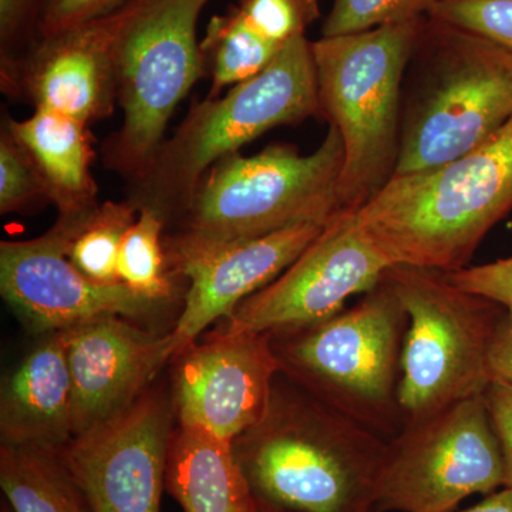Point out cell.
<instances>
[{"instance_id":"6da1fadb","label":"cell","mask_w":512,"mask_h":512,"mask_svg":"<svg viewBox=\"0 0 512 512\" xmlns=\"http://www.w3.org/2000/svg\"><path fill=\"white\" fill-rule=\"evenodd\" d=\"M386 447L282 373L264 417L232 441L255 500L291 512L375 510Z\"/></svg>"},{"instance_id":"7a4b0ae2","label":"cell","mask_w":512,"mask_h":512,"mask_svg":"<svg viewBox=\"0 0 512 512\" xmlns=\"http://www.w3.org/2000/svg\"><path fill=\"white\" fill-rule=\"evenodd\" d=\"M512 210V119L463 156L431 170L394 175L350 212L355 227L393 265L467 268L481 242Z\"/></svg>"},{"instance_id":"3957f363","label":"cell","mask_w":512,"mask_h":512,"mask_svg":"<svg viewBox=\"0 0 512 512\" xmlns=\"http://www.w3.org/2000/svg\"><path fill=\"white\" fill-rule=\"evenodd\" d=\"M512 119V52L443 20H424L403 84L396 174L463 156Z\"/></svg>"},{"instance_id":"277c9868","label":"cell","mask_w":512,"mask_h":512,"mask_svg":"<svg viewBox=\"0 0 512 512\" xmlns=\"http://www.w3.org/2000/svg\"><path fill=\"white\" fill-rule=\"evenodd\" d=\"M320 116L312 42L296 37L274 62L224 97L194 103L164 140L143 173L131 181L130 200L160 215L165 224L180 220L212 165L238 153L272 128Z\"/></svg>"},{"instance_id":"5b68a950","label":"cell","mask_w":512,"mask_h":512,"mask_svg":"<svg viewBox=\"0 0 512 512\" xmlns=\"http://www.w3.org/2000/svg\"><path fill=\"white\" fill-rule=\"evenodd\" d=\"M426 19L312 42L320 116L345 148L343 212L362 208L396 174L404 77Z\"/></svg>"},{"instance_id":"8992f818","label":"cell","mask_w":512,"mask_h":512,"mask_svg":"<svg viewBox=\"0 0 512 512\" xmlns=\"http://www.w3.org/2000/svg\"><path fill=\"white\" fill-rule=\"evenodd\" d=\"M407 323L383 275L356 305L308 328L269 336L282 375L389 441L404 426L399 386Z\"/></svg>"},{"instance_id":"52a82bcc","label":"cell","mask_w":512,"mask_h":512,"mask_svg":"<svg viewBox=\"0 0 512 512\" xmlns=\"http://www.w3.org/2000/svg\"><path fill=\"white\" fill-rule=\"evenodd\" d=\"M343 161L342 138L332 126L311 154L291 144H272L254 156L222 158L202 178L178 220V232L231 241L299 224L328 225L343 212Z\"/></svg>"},{"instance_id":"ba28073f","label":"cell","mask_w":512,"mask_h":512,"mask_svg":"<svg viewBox=\"0 0 512 512\" xmlns=\"http://www.w3.org/2000/svg\"><path fill=\"white\" fill-rule=\"evenodd\" d=\"M384 278L409 319L399 386L404 426L484 394L503 306L458 288L444 272L393 265Z\"/></svg>"},{"instance_id":"9c48e42d","label":"cell","mask_w":512,"mask_h":512,"mask_svg":"<svg viewBox=\"0 0 512 512\" xmlns=\"http://www.w3.org/2000/svg\"><path fill=\"white\" fill-rule=\"evenodd\" d=\"M208 0H128L114 43L119 133L104 144V164L136 180L163 144L175 107L204 76L197 22Z\"/></svg>"},{"instance_id":"30bf717a","label":"cell","mask_w":512,"mask_h":512,"mask_svg":"<svg viewBox=\"0 0 512 512\" xmlns=\"http://www.w3.org/2000/svg\"><path fill=\"white\" fill-rule=\"evenodd\" d=\"M503 487V451L480 394L407 424L387 441L375 510L451 512L471 495Z\"/></svg>"},{"instance_id":"8fae6325","label":"cell","mask_w":512,"mask_h":512,"mask_svg":"<svg viewBox=\"0 0 512 512\" xmlns=\"http://www.w3.org/2000/svg\"><path fill=\"white\" fill-rule=\"evenodd\" d=\"M175 419L171 396L147 389L60 450L92 512H161Z\"/></svg>"},{"instance_id":"7c38bea8","label":"cell","mask_w":512,"mask_h":512,"mask_svg":"<svg viewBox=\"0 0 512 512\" xmlns=\"http://www.w3.org/2000/svg\"><path fill=\"white\" fill-rule=\"evenodd\" d=\"M387 268L389 262L342 212L275 281L239 303L224 329L276 333L308 328L343 311L352 296L375 288Z\"/></svg>"},{"instance_id":"4fadbf2b","label":"cell","mask_w":512,"mask_h":512,"mask_svg":"<svg viewBox=\"0 0 512 512\" xmlns=\"http://www.w3.org/2000/svg\"><path fill=\"white\" fill-rule=\"evenodd\" d=\"M326 225L299 224L264 237L215 241L177 232L164 237L174 278L190 282L171 330V360L197 342L215 320L275 281Z\"/></svg>"},{"instance_id":"5bb4252c","label":"cell","mask_w":512,"mask_h":512,"mask_svg":"<svg viewBox=\"0 0 512 512\" xmlns=\"http://www.w3.org/2000/svg\"><path fill=\"white\" fill-rule=\"evenodd\" d=\"M77 215H59L40 237L0 242V291L16 315L49 335L106 316L144 318L164 306L123 284H97L69 261Z\"/></svg>"},{"instance_id":"9a60e30c","label":"cell","mask_w":512,"mask_h":512,"mask_svg":"<svg viewBox=\"0 0 512 512\" xmlns=\"http://www.w3.org/2000/svg\"><path fill=\"white\" fill-rule=\"evenodd\" d=\"M173 362L178 424L227 443L264 417L281 373L269 333L224 329L192 343Z\"/></svg>"},{"instance_id":"2e32d148","label":"cell","mask_w":512,"mask_h":512,"mask_svg":"<svg viewBox=\"0 0 512 512\" xmlns=\"http://www.w3.org/2000/svg\"><path fill=\"white\" fill-rule=\"evenodd\" d=\"M119 10L42 37L23 62L3 59L8 92L87 126L111 116L117 99L114 43Z\"/></svg>"},{"instance_id":"e0dca14e","label":"cell","mask_w":512,"mask_h":512,"mask_svg":"<svg viewBox=\"0 0 512 512\" xmlns=\"http://www.w3.org/2000/svg\"><path fill=\"white\" fill-rule=\"evenodd\" d=\"M60 333L72 379L74 437L123 413L171 360V332H148L121 316Z\"/></svg>"},{"instance_id":"ac0fdd59","label":"cell","mask_w":512,"mask_h":512,"mask_svg":"<svg viewBox=\"0 0 512 512\" xmlns=\"http://www.w3.org/2000/svg\"><path fill=\"white\" fill-rule=\"evenodd\" d=\"M73 392L62 333H49L2 384V446L60 451L73 440Z\"/></svg>"},{"instance_id":"d6986e66","label":"cell","mask_w":512,"mask_h":512,"mask_svg":"<svg viewBox=\"0 0 512 512\" xmlns=\"http://www.w3.org/2000/svg\"><path fill=\"white\" fill-rule=\"evenodd\" d=\"M25 151L59 215L82 214L99 205L92 175L94 158L89 126L66 114L36 109L23 121L5 124Z\"/></svg>"},{"instance_id":"ffe728a7","label":"cell","mask_w":512,"mask_h":512,"mask_svg":"<svg viewBox=\"0 0 512 512\" xmlns=\"http://www.w3.org/2000/svg\"><path fill=\"white\" fill-rule=\"evenodd\" d=\"M165 488L184 512H254L255 498L232 443L194 427L175 429Z\"/></svg>"},{"instance_id":"44dd1931","label":"cell","mask_w":512,"mask_h":512,"mask_svg":"<svg viewBox=\"0 0 512 512\" xmlns=\"http://www.w3.org/2000/svg\"><path fill=\"white\" fill-rule=\"evenodd\" d=\"M0 487L13 512H92L60 451L0 446Z\"/></svg>"},{"instance_id":"7402d4cb","label":"cell","mask_w":512,"mask_h":512,"mask_svg":"<svg viewBox=\"0 0 512 512\" xmlns=\"http://www.w3.org/2000/svg\"><path fill=\"white\" fill-rule=\"evenodd\" d=\"M134 202L106 201L76 217L66 254L82 274L101 285L120 284L121 242L138 217Z\"/></svg>"},{"instance_id":"603a6c76","label":"cell","mask_w":512,"mask_h":512,"mask_svg":"<svg viewBox=\"0 0 512 512\" xmlns=\"http://www.w3.org/2000/svg\"><path fill=\"white\" fill-rule=\"evenodd\" d=\"M200 46L204 73L212 80L205 99L258 76L282 52L252 35L232 12L211 19Z\"/></svg>"},{"instance_id":"cb8c5ba5","label":"cell","mask_w":512,"mask_h":512,"mask_svg":"<svg viewBox=\"0 0 512 512\" xmlns=\"http://www.w3.org/2000/svg\"><path fill=\"white\" fill-rule=\"evenodd\" d=\"M165 225L157 212L140 208L136 222L121 242L117 261L120 284L163 305L173 296L175 279L165 254Z\"/></svg>"},{"instance_id":"d4e9b609","label":"cell","mask_w":512,"mask_h":512,"mask_svg":"<svg viewBox=\"0 0 512 512\" xmlns=\"http://www.w3.org/2000/svg\"><path fill=\"white\" fill-rule=\"evenodd\" d=\"M231 12L252 35L284 50L320 18V5L319 0H239Z\"/></svg>"},{"instance_id":"484cf974","label":"cell","mask_w":512,"mask_h":512,"mask_svg":"<svg viewBox=\"0 0 512 512\" xmlns=\"http://www.w3.org/2000/svg\"><path fill=\"white\" fill-rule=\"evenodd\" d=\"M439 0H333L323 37L352 35L429 18Z\"/></svg>"},{"instance_id":"4316f807","label":"cell","mask_w":512,"mask_h":512,"mask_svg":"<svg viewBox=\"0 0 512 512\" xmlns=\"http://www.w3.org/2000/svg\"><path fill=\"white\" fill-rule=\"evenodd\" d=\"M50 202L45 185L25 151L3 126L0 137V214L28 211Z\"/></svg>"},{"instance_id":"83f0119b","label":"cell","mask_w":512,"mask_h":512,"mask_svg":"<svg viewBox=\"0 0 512 512\" xmlns=\"http://www.w3.org/2000/svg\"><path fill=\"white\" fill-rule=\"evenodd\" d=\"M430 18L487 37L512 52V0H439Z\"/></svg>"},{"instance_id":"f1b7e54d","label":"cell","mask_w":512,"mask_h":512,"mask_svg":"<svg viewBox=\"0 0 512 512\" xmlns=\"http://www.w3.org/2000/svg\"><path fill=\"white\" fill-rule=\"evenodd\" d=\"M447 276L458 288L484 296L512 312V256L488 264L468 265Z\"/></svg>"},{"instance_id":"f546056e","label":"cell","mask_w":512,"mask_h":512,"mask_svg":"<svg viewBox=\"0 0 512 512\" xmlns=\"http://www.w3.org/2000/svg\"><path fill=\"white\" fill-rule=\"evenodd\" d=\"M126 0H45L40 36H52L90 20L103 18L126 5Z\"/></svg>"},{"instance_id":"4dcf8cb0","label":"cell","mask_w":512,"mask_h":512,"mask_svg":"<svg viewBox=\"0 0 512 512\" xmlns=\"http://www.w3.org/2000/svg\"><path fill=\"white\" fill-rule=\"evenodd\" d=\"M484 399L503 451L505 487L512 490V384L491 382Z\"/></svg>"},{"instance_id":"1f68e13d","label":"cell","mask_w":512,"mask_h":512,"mask_svg":"<svg viewBox=\"0 0 512 512\" xmlns=\"http://www.w3.org/2000/svg\"><path fill=\"white\" fill-rule=\"evenodd\" d=\"M488 377L491 382L512 384V312L505 311L488 350Z\"/></svg>"},{"instance_id":"d6a6232c","label":"cell","mask_w":512,"mask_h":512,"mask_svg":"<svg viewBox=\"0 0 512 512\" xmlns=\"http://www.w3.org/2000/svg\"><path fill=\"white\" fill-rule=\"evenodd\" d=\"M35 0H0V36L3 46L13 39L29 18Z\"/></svg>"},{"instance_id":"836d02e7","label":"cell","mask_w":512,"mask_h":512,"mask_svg":"<svg viewBox=\"0 0 512 512\" xmlns=\"http://www.w3.org/2000/svg\"><path fill=\"white\" fill-rule=\"evenodd\" d=\"M451 512H512V490L508 487L500 488L473 507Z\"/></svg>"},{"instance_id":"e575fe53","label":"cell","mask_w":512,"mask_h":512,"mask_svg":"<svg viewBox=\"0 0 512 512\" xmlns=\"http://www.w3.org/2000/svg\"><path fill=\"white\" fill-rule=\"evenodd\" d=\"M254 512H291V511L282 510V508L272 507V505L261 503V501L255 500Z\"/></svg>"},{"instance_id":"d590c367","label":"cell","mask_w":512,"mask_h":512,"mask_svg":"<svg viewBox=\"0 0 512 512\" xmlns=\"http://www.w3.org/2000/svg\"><path fill=\"white\" fill-rule=\"evenodd\" d=\"M2 512H13L9 505H3Z\"/></svg>"},{"instance_id":"8d00e7d4","label":"cell","mask_w":512,"mask_h":512,"mask_svg":"<svg viewBox=\"0 0 512 512\" xmlns=\"http://www.w3.org/2000/svg\"><path fill=\"white\" fill-rule=\"evenodd\" d=\"M370 512H376V510L370 511Z\"/></svg>"}]
</instances>
